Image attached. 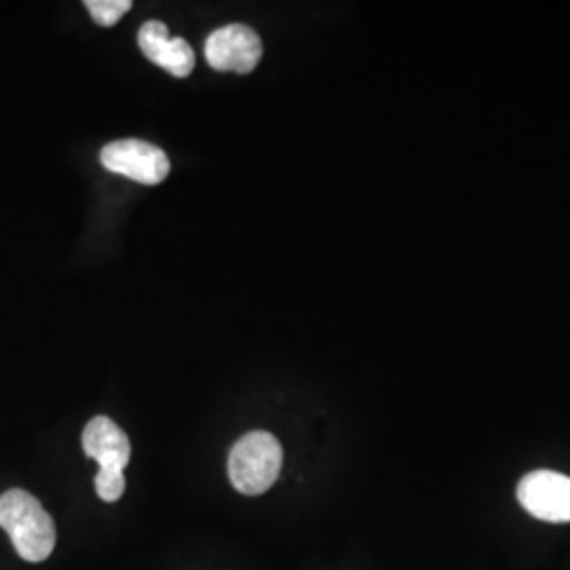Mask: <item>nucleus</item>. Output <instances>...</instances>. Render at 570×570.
<instances>
[{"mask_svg": "<svg viewBox=\"0 0 570 570\" xmlns=\"http://www.w3.org/2000/svg\"><path fill=\"white\" fill-rule=\"evenodd\" d=\"M100 159L108 171L148 186L164 183L169 174V159L164 150L142 140L106 144Z\"/></svg>", "mask_w": 570, "mask_h": 570, "instance_id": "20e7f679", "label": "nucleus"}, {"mask_svg": "<svg viewBox=\"0 0 570 570\" xmlns=\"http://www.w3.org/2000/svg\"><path fill=\"white\" fill-rule=\"evenodd\" d=\"M96 490L106 503L119 501L125 492V471L121 469H100L96 475Z\"/></svg>", "mask_w": 570, "mask_h": 570, "instance_id": "1a4fd4ad", "label": "nucleus"}, {"mask_svg": "<svg viewBox=\"0 0 570 570\" xmlns=\"http://www.w3.org/2000/svg\"><path fill=\"white\" fill-rule=\"evenodd\" d=\"M138 42L144 56L161 66L169 75L184 79L195 70V51L184 39H171L161 21H146L140 28Z\"/></svg>", "mask_w": 570, "mask_h": 570, "instance_id": "423d86ee", "label": "nucleus"}, {"mask_svg": "<svg viewBox=\"0 0 570 570\" xmlns=\"http://www.w3.org/2000/svg\"><path fill=\"white\" fill-rule=\"evenodd\" d=\"M85 7L100 26L110 28L131 9V0H87Z\"/></svg>", "mask_w": 570, "mask_h": 570, "instance_id": "6e6552de", "label": "nucleus"}, {"mask_svg": "<svg viewBox=\"0 0 570 570\" xmlns=\"http://www.w3.org/2000/svg\"><path fill=\"white\" fill-rule=\"evenodd\" d=\"M205 58L214 70L247 75L263 60V41L242 23L223 26L205 42Z\"/></svg>", "mask_w": 570, "mask_h": 570, "instance_id": "39448f33", "label": "nucleus"}, {"mask_svg": "<svg viewBox=\"0 0 570 570\" xmlns=\"http://www.w3.org/2000/svg\"><path fill=\"white\" fill-rule=\"evenodd\" d=\"M284 465L279 440L268 431L244 435L228 454V478L233 487L247 497H258L271 489Z\"/></svg>", "mask_w": 570, "mask_h": 570, "instance_id": "f03ea898", "label": "nucleus"}, {"mask_svg": "<svg viewBox=\"0 0 570 570\" xmlns=\"http://www.w3.org/2000/svg\"><path fill=\"white\" fill-rule=\"evenodd\" d=\"M0 527L26 562H42L56 548V524L41 501L26 490L0 494Z\"/></svg>", "mask_w": 570, "mask_h": 570, "instance_id": "f257e3e1", "label": "nucleus"}, {"mask_svg": "<svg viewBox=\"0 0 570 570\" xmlns=\"http://www.w3.org/2000/svg\"><path fill=\"white\" fill-rule=\"evenodd\" d=\"M82 450L98 461L100 469L125 471L131 459V442L127 433L108 416H94L82 431Z\"/></svg>", "mask_w": 570, "mask_h": 570, "instance_id": "0eeeda50", "label": "nucleus"}, {"mask_svg": "<svg viewBox=\"0 0 570 570\" xmlns=\"http://www.w3.org/2000/svg\"><path fill=\"white\" fill-rule=\"evenodd\" d=\"M518 501L537 520L570 522V478L550 469L532 471L518 484Z\"/></svg>", "mask_w": 570, "mask_h": 570, "instance_id": "7ed1b4c3", "label": "nucleus"}]
</instances>
